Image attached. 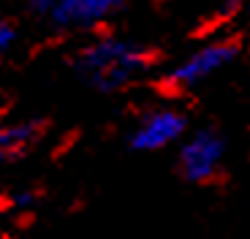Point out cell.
Instances as JSON below:
<instances>
[{"label": "cell", "mask_w": 250, "mask_h": 239, "mask_svg": "<svg viewBox=\"0 0 250 239\" xmlns=\"http://www.w3.org/2000/svg\"><path fill=\"white\" fill-rule=\"evenodd\" d=\"M163 60V49L144 44H128V41H98L76 55L74 65L95 90L112 93L123 90L136 79L139 74L152 71Z\"/></svg>", "instance_id": "cell-1"}, {"label": "cell", "mask_w": 250, "mask_h": 239, "mask_svg": "<svg viewBox=\"0 0 250 239\" xmlns=\"http://www.w3.org/2000/svg\"><path fill=\"white\" fill-rule=\"evenodd\" d=\"M242 46H245V33H231V36H223L218 38L215 44L199 49L196 55H190L182 65H177L174 71L158 76L155 82L150 84L155 90V95L161 98H182L188 95L201 79L212 74V71L223 68L234 60V57L242 55Z\"/></svg>", "instance_id": "cell-2"}, {"label": "cell", "mask_w": 250, "mask_h": 239, "mask_svg": "<svg viewBox=\"0 0 250 239\" xmlns=\"http://www.w3.org/2000/svg\"><path fill=\"white\" fill-rule=\"evenodd\" d=\"M223 150L226 139L220 131L207 128V131L196 133L193 141H188L180 152V174L182 179L196 185H212L223 177Z\"/></svg>", "instance_id": "cell-3"}, {"label": "cell", "mask_w": 250, "mask_h": 239, "mask_svg": "<svg viewBox=\"0 0 250 239\" xmlns=\"http://www.w3.org/2000/svg\"><path fill=\"white\" fill-rule=\"evenodd\" d=\"M188 120L180 112H150L139 120L136 131L131 133V147L139 152L147 150H161L169 141H174L177 136H182Z\"/></svg>", "instance_id": "cell-4"}, {"label": "cell", "mask_w": 250, "mask_h": 239, "mask_svg": "<svg viewBox=\"0 0 250 239\" xmlns=\"http://www.w3.org/2000/svg\"><path fill=\"white\" fill-rule=\"evenodd\" d=\"M123 6L125 0H57L49 17L57 27H84L101 22L106 14Z\"/></svg>", "instance_id": "cell-5"}, {"label": "cell", "mask_w": 250, "mask_h": 239, "mask_svg": "<svg viewBox=\"0 0 250 239\" xmlns=\"http://www.w3.org/2000/svg\"><path fill=\"white\" fill-rule=\"evenodd\" d=\"M46 128H49V122L41 117L0 125V163H11V160H19L22 155H27L44 139Z\"/></svg>", "instance_id": "cell-6"}, {"label": "cell", "mask_w": 250, "mask_h": 239, "mask_svg": "<svg viewBox=\"0 0 250 239\" xmlns=\"http://www.w3.org/2000/svg\"><path fill=\"white\" fill-rule=\"evenodd\" d=\"M242 6H245V0H223V3L218 6V11H215L212 17H207L204 22L196 27V36H199V33H201V36H207V33H212V30H218V27H223L226 22H231V19L242 11Z\"/></svg>", "instance_id": "cell-7"}, {"label": "cell", "mask_w": 250, "mask_h": 239, "mask_svg": "<svg viewBox=\"0 0 250 239\" xmlns=\"http://www.w3.org/2000/svg\"><path fill=\"white\" fill-rule=\"evenodd\" d=\"M14 41H17V25L11 19H0V57L11 49Z\"/></svg>", "instance_id": "cell-8"}]
</instances>
